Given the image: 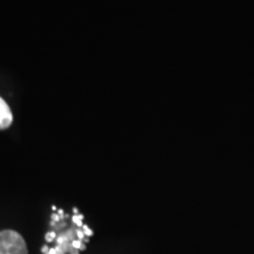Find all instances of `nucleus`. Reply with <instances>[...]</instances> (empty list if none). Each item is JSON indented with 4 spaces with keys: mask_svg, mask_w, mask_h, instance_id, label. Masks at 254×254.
I'll return each instance as SVG.
<instances>
[{
    "mask_svg": "<svg viewBox=\"0 0 254 254\" xmlns=\"http://www.w3.org/2000/svg\"><path fill=\"white\" fill-rule=\"evenodd\" d=\"M0 254H28L24 238L14 231L0 232Z\"/></svg>",
    "mask_w": 254,
    "mask_h": 254,
    "instance_id": "1",
    "label": "nucleus"
},
{
    "mask_svg": "<svg viewBox=\"0 0 254 254\" xmlns=\"http://www.w3.org/2000/svg\"><path fill=\"white\" fill-rule=\"evenodd\" d=\"M12 122H13V116H12L11 110L7 103L0 97V129L8 128Z\"/></svg>",
    "mask_w": 254,
    "mask_h": 254,
    "instance_id": "2",
    "label": "nucleus"
}]
</instances>
